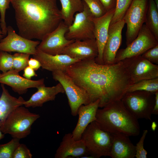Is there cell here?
Listing matches in <instances>:
<instances>
[{"instance_id": "b9f144b4", "label": "cell", "mask_w": 158, "mask_h": 158, "mask_svg": "<svg viewBox=\"0 0 158 158\" xmlns=\"http://www.w3.org/2000/svg\"><path fill=\"white\" fill-rule=\"evenodd\" d=\"M4 36V35L3 34V33L0 26V40L3 38V37Z\"/></svg>"}, {"instance_id": "6da1fadb", "label": "cell", "mask_w": 158, "mask_h": 158, "mask_svg": "<svg viewBox=\"0 0 158 158\" xmlns=\"http://www.w3.org/2000/svg\"><path fill=\"white\" fill-rule=\"evenodd\" d=\"M88 94L91 102L99 100V108L121 100L132 84L122 61L110 65L100 64L95 59L80 61L63 71Z\"/></svg>"}, {"instance_id": "f35d334b", "label": "cell", "mask_w": 158, "mask_h": 158, "mask_svg": "<svg viewBox=\"0 0 158 158\" xmlns=\"http://www.w3.org/2000/svg\"><path fill=\"white\" fill-rule=\"evenodd\" d=\"M155 101L153 107L152 114L158 115V91L154 93Z\"/></svg>"}, {"instance_id": "4fadbf2b", "label": "cell", "mask_w": 158, "mask_h": 158, "mask_svg": "<svg viewBox=\"0 0 158 158\" xmlns=\"http://www.w3.org/2000/svg\"><path fill=\"white\" fill-rule=\"evenodd\" d=\"M7 35L0 40V51L15 52L33 55L37 51L39 41H33L17 34L10 26L7 27Z\"/></svg>"}, {"instance_id": "9a60e30c", "label": "cell", "mask_w": 158, "mask_h": 158, "mask_svg": "<svg viewBox=\"0 0 158 158\" xmlns=\"http://www.w3.org/2000/svg\"><path fill=\"white\" fill-rule=\"evenodd\" d=\"M0 83L10 87L19 95L26 93L29 88H37L44 84V79L37 80L28 79L20 75L19 72L13 69L1 73Z\"/></svg>"}, {"instance_id": "277c9868", "label": "cell", "mask_w": 158, "mask_h": 158, "mask_svg": "<svg viewBox=\"0 0 158 158\" xmlns=\"http://www.w3.org/2000/svg\"><path fill=\"white\" fill-rule=\"evenodd\" d=\"M40 117L39 114L31 112L27 107H19L1 123V131L13 138H25L30 134L32 124Z\"/></svg>"}, {"instance_id": "8d00e7d4", "label": "cell", "mask_w": 158, "mask_h": 158, "mask_svg": "<svg viewBox=\"0 0 158 158\" xmlns=\"http://www.w3.org/2000/svg\"><path fill=\"white\" fill-rule=\"evenodd\" d=\"M23 76L28 79L31 80L32 77L37 76V75L33 69L28 66L23 70Z\"/></svg>"}, {"instance_id": "2e32d148", "label": "cell", "mask_w": 158, "mask_h": 158, "mask_svg": "<svg viewBox=\"0 0 158 158\" xmlns=\"http://www.w3.org/2000/svg\"><path fill=\"white\" fill-rule=\"evenodd\" d=\"M97 45L95 39L75 40L66 47L61 54L80 61L95 59L98 55Z\"/></svg>"}, {"instance_id": "7a4b0ae2", "label": "cell", "mask_w": 158, "mask_h": 158, "mask_svg": "<svg viewBox=\"0 0 158 158\" xmlns=\"http://www.w3.org/2000/svg\"><path fill=\"white\" fill-rule=\"evenodd\" d=\"M19 35L42 40L63 20L57 0H12Z\"/></svg>"}, {"instance_id": "4316f807", "label": "cell", "mask_w": 158, "mask_h": 158, "mask_svg": "<svg viewBox=\"0 0 158 158\" xmlns=\"http://www.w3.org/2000/svg\"><path fill=\"white\" fill-rule=\"evenodd\" d=\"M133 0H116L114 12L110 24L122 20Z\"/></svg>"}, {"instance_id": "ac0fdd59", "label": "cell", "mask_w": 158, "mask_h": 158, "mask_svg": "<svg viewBox=\"0 0 158 158\" xmlns=\"http://www.w3.org/2000/svg\"><path fill=\"white\" fill-rule=\"evenodd\" d=\"M33 58L38 60L43 69L52 72L56 71H63L70 65L80 61L64 54L51 55L37 49Z\"/></svg>"}, {"instance_id": "484cf974", "label": "cell", "mask_w": 158, "mask_h": 158, "mask_svg": "<svg viewBox=\"0 0 158 158\" xmlns=\"http://www.w3.org/2000/svg\"><path fill=\"white\" fill-rule=\"evenodd\" d=\"M143 91L153 93L158 91V78L142 80L130 85L127 92Z\"/></svg>"}, {"instance_id": "7402d4cb", "label": "cell", "mask_w": 158, "mask_h": 158, "mask_svg": "<svg viewBox=\"0 0 158 158\" xmlns=\"http://www.w3.org/2000/svg\"><path fill=\"white\" fill-rule=\"evenodd\" d=\"M112 140L110 157L112 158H134L135 146L129 136L121 134H111Z\"/></svg>"}, {"instance_id": "44dd1931", "label": "cell", "mask_w": 158, "mask_h": 158, "mask_svg": "<svg viewBox=\"0 0 158 158\" xmlns=\"http://www.w3.org/2000/svg\"><path fill=\"white\" fill-rule=\"evenodd\" d=\"M37 91L27 101H25L23 105L27 108L41 107L45 103L54 100L56 95L60 93H64L62 85L59 83L51 87H47L44 85L37 88Z\"/></svg>"}, {"instance_id": "74e56055", "label": "cell", "mask_w": 158, "mask_h": 158, "mask_svg": "<svg viewBox=\"0 0 158 158\" xmlns=\"http://www.w3.org/2000/svg\"><path fill=\"white\" fill-rule=\"evenodd\" d=\"M28 66L35 71L37 70L41 67L40 61L33 58L29 59L28 62Z\"/></svg>"}, {"instance_id": "836d02e7", "label": "cell", "mask_w": 158, "mask_h": 158, "mask_svg": "<svg viewBox=\"0 0 158 158\" xmlns=\"http://www.w3.org/2000/svg\"><path fill=\"white\" fill-rule=\"evenodd\" d=\"M32 156L26 145L20 143L14 151L12 158H32Z\"/></svg>"}, {"instance_id": "e575fe53", "label": "cell", "mask_w": 158, "mask_h": 158, "mask_svg": "<svg viewBox=\"0 0 158 158\" xmlns=\"http://www.w3.org/2000/svg\"><path fill=\"white\" fill-rule=\"evenodd\" d=\"M152 63L158 64V45L150 48L141 55Z\"/></svg>"}, {"instance_id": "4dcf8cb0", "label": "cell", "mask_w": 158, "mask_h": 158, "mask_svg": "<svg viewBox=\"0 0 158 158\" xmlns=\"http://www.w3.org/2000/svg\"><path fill=\"white\" fill-rule=\"evenodd\" d=\"M13 69V55L8 52L0 51V71L2 73Z\"/></svg>"}, {"instance_id": "ab89813d", "label": "cell", "mask_w": 158, "mask_h": 158, "mask_svg": "<svg viewBox=\"0 0 158 158\" xmlns=\"http://www.w3.org/2000/svg\"><path fill=\"white\" fill-rule=\"evenodd\" d=\"M1 122L0 121V141L4 138L5 135V134L3 133L1 130Z\"/></svg>"}, {"instance_id": "3957f363", "label": "cell", "mask_w": 158, "mask_h": 158, "mask_svg": "<svg viewBox=\"0 0 158 158\" xmlns=\"http://www.w3.org/2000/svg\"><path fill=\"white\" fill-rule=\"evenodd\" d=\"M97 109L95 121L102 130L110 133L128 136L139 135L138 119L126 109L121 100L111 102Z\"/></svg>"}, {"instance_id": "7bdbcfd3", "label": "cell", "mask_w": 158, "mask_h": 158, "mask_svg": "<svg viewBox=\"0 0 158 158\" xmlns=\"http://www.w3.org/2000/svg\"><path fill=\"white\" fill-rule=\"evenodd\" d=\"M155 3L157 6V7L158 8V0H154Z\"/></svg>"}, {"instance_id": "5bb4252c", "label": "cell", "mask_w": 158, "mask_h": 158, "mask_svg": "<svg viewBox=\"0 0 158 158\" xmlns=\"http://www.w3.org/2000/svg\"><path fill=\"white\" fill-rule=\"evenodd\" d=\"M125 24L122 19L110 25L108 38L103 53V64L114 63L116 53L122 42V31Z\"/></svg>"}, {"instance_id": "d6986e66", "label": "cell", "mask_w": 158, "mask_h": 158, "mask_svg": "<svg viewBox=\"0 0 158 158\" xmlns=\"http://www.w3.org/2000/svg\"><path fill=\"white\" fill-rule=\"evenodd\" d=\"M89 155L84 141L80 139L76 140L72 133L66 134L57 149L55 158H81ZM90 156V155H89Z\"/></svg>"}, {"instance_id": "d6a6232c", "label": "cell", "mask_w": 158, "mask_h": 158, "mask_svg": "<svg viewBox=\"0 0 158 158\" xmlns=\"http://www.w3.org/2000/svg\"><path fill=\"white\" fill-rule=\"evenodd\" d=\"M147 130L143 131L142 135L139 141L135 146L136 153L135 157L136 158H147V152L144 148V141L147 133Z\"/></svg>"}, {"instance_id": "f1b7e54d", "label": "cell", "mask_w": 158, "mask_h": 158, "mask_svg": "<svg viewBox=\"0 0 158 158\" xmlns=\"http://www.w3.org/2000/svg\"><path fill=\"white\" fill-rule=\"evenodd\" d=\"M30 55L28 54L16 52L13 55V69L19 72L28 66V62Z\"/></svg>"}, {"instance_id": "ffe728a7", "label": "cell", "mask_w": 158, "mask_h": 158, "mask_svg": "<svg viewBox=\"0 0 158 158\" xmlns=\"http://www.w3.org/2000/svg\"><path fill=\"white\" fill-rule=\"evenodd\" d=\"M99 102V100L98 99L88 104L82 105L79 108L77 112L78 115V122L71 133L74 140H80L83 132L88 125L95 121Z\"/></svg>"}, {"instance_id": "5b68a950", "label": "cell", "mask_w": 158, "mask_h": 158, "mask_svg": "<svg viewBox=\"0 0 158 158\" xmlns=\"http://www.w3.org/2000/svg\"><path fill=\"white\" fill-rule=\"evenodd\" d=\"M89 155L92 158L110 156L112 134L102 129L95 121L90 123L83 132L81 138Z\"/></svg>"}, {"instance_id": "60d3db41", "label": "cell", "mask_w": 158, "mask_h": 158, "mask_svg": "<svg viewBox=\"0 0 158 158\" xmlns=\"http://www.w3.org/2000/svg\"><path fill=\"white\" fill-rule=\"evenodd\" d=\"M157 126V125L155 122L154 121L152 122L151 125V128L153 131H155Z\"/></svg>"}, {"instance_id": "ee69618b", "label": "cell", "mask_w": 158, "mask_h": 158, "mask_svg": "<svg viewBox=\"0 0 158 158\" xmlns=\"http://www.w3.org/2000/svg\"><path fill=\"white\" fill-rule=\"evenodd\" d=\"M0 74H1V73H0Z\"/></svg>"}, {"instance_id": "ba28073f", "label": "cell", "mask_w": 158, "mask_h": 158, "mask_svg": "<svg viewBox=\"0 0 158 158\" xmlns=\"http://www.w3.org/2000/svg\"><path fill=\"white\" fill-rule=\"evenodd\" d=\"M148 0H133L123 20L127 25L126 46L137 37L145 23L147 11Z\"/></svg>"}, {"instance_id": "8992f818", "label": "cell", "mask_w": 158, "mask_h": 158, "mask_svg": "<svg viewBox=\"0 0 158 158\" xmlns=\"http://www.w3.org/2000/svg\"><path fill=\"white\" fill-rule=\"evenodd\" d=\"M121 100L128 111L137 119L152 121L154 93L143 91L127 92Z\"/></svg>"}, {"instance_id": "8fae6325", "label": "cell", "mask_w": 158, "mask_h": 158, "mask_svg": "<svg viewBox=\"0 0 158 158\" xmlns=\"http://www.w3.org/2000/svg\"><path fill=\"white\" fill-rule=\"evenodd\" d=\"M130 76L132 84L139 81L158 78V65L141 55L122 61Z\"/></svg>"}, {"instance_id": "30bf717a", "label": "cell", "mask_w": 158, "mask_h": 158, "mask_svg": "<svg viewBox=\"0 0 158 158\" xmlns=\"http://www.w3.org/2000/svg\"><path fill=\"white\" fill-rule=\"evenodd\" d=\"M157 45L158 41L144 24L136 37L125 48L118 50L114 63L126 59L141 55Z\"/></svg>"}, {"instance_id": "52a82bcc", "label": "cell", "mask_w": 158, "mask_h": 158, "mask_svg": "<svg viewBox=\"0 0 158 158\" xmlns=\"http://www.w3.org/2000/svg\"><path fill=\"white\" fill-rule=\"evenodd\" d=\"M52 75L53 79L58 81L63 87L68 100L71 114L73 116H77L78 109L81 105L91 102L88 94L63 71L53 72Z\"/></svg>"}, {"instance_id": "603a6c76", "label": "cell", "mask_w": 158, "mask_h": 158, "mask_svg": "<svg viewBox=\"0 0 158 158\" xmlns=\"http://www.w3.org/2000/svg\"><path fill=\"white\" fill-rule=\"evenodd\" d=\"M0 97V121L3 123L9 114L18 107L23 105L25 100L21 97L17 98L11 95L3 84Z\"/></svg>"}, {"instance_id": "9c48e42d", "label": "cell", "mask_w": 158, "mask_h": 158, "mask_svg": "<svg viewBox=\"0 0 158 158\" xmlns=\"http://www.w3.org/2000/svg\"><path fill=\"white\" fill-rule=\"evenodd\" d=\"M83 2V10L76 13L73 23L68 27L65 35L68 40H83L95 39L93 17L87 5Z\"/></svg>"}, {"instance_id": "f546056e", "label": "cell", "mask_w": 158, "mask_h": 158, "mask_svg": "<svg viewBox=\"0 0 158 158\" xmlns=\"http://www.w3.org/2000/svg\"><path fill=\"white\" fill-rule=\"evenodd\" d=\"M87 5L94 18L100 17L107 12L99 0H82Z\"/></svg>"}, {"instance_id": "cb8c5ba5", "label": "cell", "mask_w": 158, "mask_h": 158, "mask_svg": "<svg viewBox=\"0 0 158 158\" xmlns=\"http://www.w3.org/2000/svg\"><path fill=\"white\" fill-rule=\"evenodd\" d=\"M59 0L61 6L60 12L62 20L68 27L73 22L75 13L83 10V2L82 0Z\"/></svg>"}, {"instance_id": "83f0119b", "label": "cell", "mask_w": 158, "mask_h": 158, "mask_svg": "<svg viewBox=\"0 0 158 158\" xmlns=\"http://www.w3.org/2000/svg\"><path fill=\"white\" fill-rule=\"evenodd\" d=\"M20 140L13 138L7 143L0 144V158H12L14 151L20 143Z\"/></svg>"}, {"instance_id": "d4e9b609", "label": "cell", "mask_w": 158, "mask_h": 158, "mask_svg": "<svg viewBox=\"0 0 158 158\" xmlns=\"http://www.w3.org/2000/svg\"><path fill=\"white\" fill-rule=\"evenodd\" d=\"M145 23V25L158 41V8L154 0H149Z\"/></svg>"}, {"instance_id": "d590c367", "label": "cell", "mask_w": 158, "mask_h": 158, "mask_svg": "<svg viewBox=\"0 0 158 158\" xmlns=\"http://www.w3.org/2000/svg\"><path fill=\"white\" fill-rule=\"evenodd\" d=\"M107 12L115 8L116 0H99Z\"/></svg>"}, {"instance_id": "e0dca14e", "label": "cell", "mask_w": 158, "mask_h": 158, "mask_svg": "<svg viewBox=\"0 0 158 158\" xmlns=\"http://www.w3.org/2000/svg\"><path fill=\"white\" fill-rule=\"evenodd\" d=\"M115 8L108 12L103 16L97 18H93L94 24V33L98 53L95 59V62L100 64H103L102 56L108 35L109 26L114 12Z\"/></svg>"}, {"instance_id": "7c38bea8", "label": "cell", "mask_w": 158, "mask_h": 158, "mask_svg": "<svg viewBox=\"0 0 158 158\" xmlns=\"http://www.w3.org/2000/svg\"><path fill=\"white\" fill-rule=\"evenodd\" d=\"M68 29L62 20L54 30L45 36L37 49L51 55L61 54L63 49L75 41L65 37Z\"/></svg>"}, {"instance_id": "1f68e13d", "label": "cell", "mask_w": 158, "mask_h": 158, "mask_svg": "<svg viewBox=\"0 0 158 158\" xmlns=\"http://www.w3.org/2000/svg\"><path fill=\"white\" fill-rule=\"evenodd\" d=\"M12 0H0V26L3 34H7V27L5 21L6 10L9 8V4Z\"/></svg>"}]
</instances>
